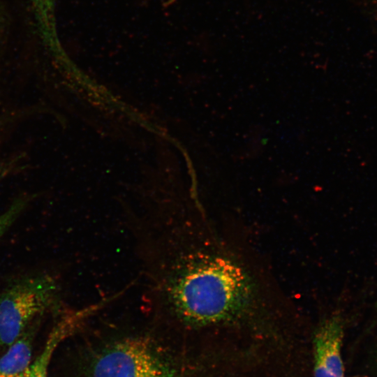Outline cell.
<instances>
[{
    "label": "cell",
    "mask_w": 377,
    "mask_h": 377,
    "mask_svg": "<svg viewBox=\"0 0 377 377\" xmlns=\"http://www.w3.org/2000/svg\"><path fill=\"white\" fill-rule=\"evenodd\" d=\"M343 335L339 313H334L319 324L313 337L314 377H345L341 355Z\"/></svg>",
    "instance_id": "cell-4"
},
{
    "label": "cell",
    "mask_w": 377,
    "mask_h": 377,
    "mask_svg": "<svg viewBox=\"0 0 377 377\" xmlns=\"http://www.w3.org/2000/svg\"><path fill=\"white\" fill-rule=\"evenodd\" d=\"M16 160L0 162V180L9 175L16 167Z\"/></svg>",
    "instance_id": "cell-9"
},
{
    "label": "cell",
    "mask_w": 377,
    "mask_h": 377,
    "mask_svg": "<svg viewBox=\"0 0 377 377\" xmlns=\"http://www.w3.org/2000/svg\"><path fill=\"white\" fill-rule=\"evenodd\" d=\"M40 35L45 45L52 52H60L57 36L54 1L55 0H30Z\"/></svg>",
    "instance_id": "cell-7"
},
{
    "label": "cell",
    "mask_w": 377,
    "mask_h": 377,
    "mask_svg": "<svg viewBox=\"0 0 377 377\" xmlns=\"http://www.w3.org/2000/svg\"><path fill=\"white\" fill-rule=\"evenodd\" d=\"M73 318L67 316L51 332L41 353L27 369L18 377H47V368L54 350L72 329Z\"/></svg>",
    "instance_id": "cell-6"
},
{
    "label": "cell",
    "mask_w": 377,
    "mask_h": 377,
    "mask_svg": "<svg viewBox=\"0 0 377 377\" xmlns=\"http://www.w3.org/2000/svg\"><path fill=\"white\" fill-rule=\"evenodd\" d=\"M89 377H177L168 359L151 342L126 338L103 348L91 363Z\"/></svg>",
    "instance_id": "cell-3"
},
{
    "label": "cell",
    "mask_w": 377,
    "mask_h": 377,
    "mask_svg": "<svg viewBox=\"0 0 377 377\" xmlns=\"http://www.w3.org/2000/svg\"><path fill=\"white\" fill-rule=\"evenodd\" d=\"M151 265V293L161 313L191 327L241 322L259 312L258 292L232 259L184 246L177 232Z\"/></svg>",
    "instance_id": "cell-1"
},
{
    "label": "cell",
    "mask_w": 377,
    "mask_h": 377,
    "mask_svg": "<svg viewBox=\"0 0 377 377\" xmlns=\"http://www.w3.org/2000/svg\"><path fill=\"white\" fill-rule=\"evenodd\" d=\"M27 201V200L24 198L17 199L4 213L0 215V237L24 209Z\"/></svg>",
    "instance_id": "cell-8"
},
{
    "label": "cell",
    "mask_w": 377,
    "mask_h": 377,
    "mask_svg": "<svg viewBox=\"0 0 377 377\" xmlns=\"http://www.w3.org/2000/svg\"><path fill=\"white\" fill-rule=\"evenodd\" d=\"M57 285L49 275L20 280L0 295V344L10 346L54 306Z\"/></svg>",
    "instance_id": "cell-2"
},
{
    "label": "cell",
    "mask_w": 377,
    "mask_h": 377,
    "mask_svg": "<svg viewBox=\"0 0 377 377\" xmlns=\"http://www.w3.org/2000/svg\"><path fill=\"white\" fill-rule=\"evenodd\" d=\"M40 318L34 320L0 358V377H18L29 367L33 339Z\"/></svg>",
    "instance_id": "cell-5"
}]
</instances>
